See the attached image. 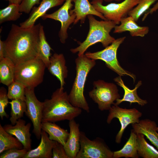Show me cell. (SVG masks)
Segmentation results:
<instances>
[{"mask_svg": "<svg viewBox=\"0 0 158 158\" xmlns=\"http://www.w3.org/2000/svg\"><path fill=\"white\" fill-rule=\"evenodd\" d=\"M41 24L27 28L12 24L4 41L6 57L16 64L37 57Z\"/></svg>", "mask_w": 158, "mask_h": 158, "instance_id": "6da1fadb", "label": "cell"}, {"mask_svg": "<svg viewBox=\"0 0 158 158\" xmlns=\"http://www.w3.org/2000/svg\"><path fill=\"white\" fill-rule=\"evenodd\" d=\"M82 110L71 104L63 87H60L52 93L51 99L43 102L42 122L69 121L79 116Z\"/></svg>", "mask_w": 158, "mask_h": 158, "instance_id": "7a4b0ae2", "label": "cell"}, {"mask_svg": "<svg viewBox=\"0 0 158 158\" xmlns=\"http://www.w3.org/2000/svg\"><path fill=\"white\" fill-rule=\"evenodd\" d=\"M87 17L89 30L85 40L78 47L70 49L73 53H78V56L84 54L90 47L97 42H101L103 47H106L115 40L110 34L116 25L114 22L108 20L99 21L92 15H89Z\"/></svg>", "mask_w": 158, "mask_h": 158, "instance_id": "3957f363", "label": "cell"}, {"mask_svg": "<svg viewBox=\"0 0 158 158\" xmlns=\"http://www.w3.org/2000/svg\"><path fill=\"white\" fill-rule=\"evenodd\" d=\"M76 74L72 87L68 94L69 100L74 106L90 112V108L84 95L87 77L95 65V60L85 54L78 56L75 59Z\"/></svg>", "mask_w": 158, "mask_h": 158, "instance_id": "277c9868", "label": "cell"}, {"mask_svg": "<svg viewBox=\"0 0 158 158\" xmlns=\"http://www.w3.org/2000/svg\"><path fill=\"white\" fill-rule=\"evenodd\" d=\"M46 68L44 63L37 57L16 64L15 81L25 87L35 88L42 82Z\"/></svg>", "mask_w": 158, "mask_h": 158, "instance_id": "5b68a950", "label": "cell"}, {"mask_svg": "<svg viewBox=\"0 0 158 158\" xmlns=\"http://www.w3.org/2000/svg\"><path fill=\"white\" fill-rule=\"evenodd\" d=\"M93 89L89 92L90 97L98 105L101 111L109 110L114 101L120 97L116 85L102 80L94 81Z\"/></svg>", "mask_w": 158, "mask_h": 158, "instance_id": "8992f818", "label": "cell"}, {"mask_svg": "<svg viewBox=\"0 0 158 158\" xmlns=\"http://www.w3.org/2000/svg\"><path fill=\"white\" fill-rule=\"evenodd\" d=\"M126 37L115 39L111 45L101 51L95 52H87L85 55L88 58L96 60L99 59L104 61L107 66L119 76L127 75L132 78L135 82V76L123 69L120 65L117 57L118 49L124 41Z\"/></svg>", "mask_w": 158, "mask_h": 158, "instance_id": "52a82bcc", "label": "cell"}, {"mask_svg": "<svg viewBox=\"0 0 158 158\" xmlns=\"http://www.w3.org/2000/svg\"><path fill=\"white\" fill-rule=\"evenodd\" d=\"M139 0H124L120 3H112L104 5L103 0H92L91 3L107 20L112 21L118 25L121 19L127 16L129 12L138 4Z\"/></svg>", "mask_w": 158, "mask_h": 158, "instance_id": "ba28073f", "label": "cell"}, {"mask_svg": "<svg viewBox=\"0 0 158 158\" xmlns=\"http://www.w3.org/2000/svg\"><path fill=\"white\" fill-rule=\"evenodd\" d=\"M80 148L76 158H113L112 151L102 138L90 140L80 131Z\"/></svg>", "mask_w": 158, "mask_h": 158, "instance_id": "9c48e42d", "label": "cell"}, {"mask_svg": "<svg viewBox=\"0 0 158 158\" xmlns=\"http://www.w3.org/2000/svg\"><path fill=\"white\" fill-rule=\"evenodd\" d=\"M109 111L107 119V123L110 124L113 119L116 118L121 124L120 129L115 137L116 142L119 144L121 141L123 134L127 127L130 124L138 123L142 114L135 108H123L115 105L112 106Z\"/></svg>", "mask_w": 158, "mask_h": 158, "instance_id": "30bf717a", "label": "cell"}, {"mask_svg": "<svg viewBox=\"0 0 158 158\" xmlns=\"http://www.w3.org/2000/svg\"><path fill=\"white\" fill-rule=\"evenodd\" d=\"M34 88H25L26 115L33 125V132L38 139L41 138L43 102L39 101L35 96Z\"/></svg>", "mask_w": 158, "mask_h": 158, "instance_id": "8fae6325", "label": "cell"}, {"mask_svg": "<svg viewBox=\"0 0 158 158\" xmlns=\"http://www.w3.org/2000/svg\"><path fill=\"white\" fill-rule=\"evenodd\" d=\"M73 0H66L63 5L58 9L51 14L45 13L42 17L43 19L50 18L60 21L61 27L59 33L61 42L64 44L68 37L67 30L70 25L73 23L76 18L74 13H70L73 6Z\"/></svg>", "mask_w": 158, "mask_h": 158, "instance_id": "7c38bea8", "label": "cell"}, {"mask_svg": "<svg viewBox=\"0 0 158 158\" xmlns=\"http://www.w3.org/2000/svg\"><path fill=\"white\" fill-rule=\"evenodd\" d=\"M31 126L30 123L26 124L25 120L20 118L14 125L7 124L3 127L6 131L14 136L21 142L24 148L28 151L31 149Z\"/></svg>", "mask_w": 158, "mask_h": 158, "instance_id": "4fadbf2b", "label": "cell"}, {"mask_svg": "<svg viewBox=\"0 0 158 158\" xmlns=\"http://www.w3.org/2000/svg\"><path fill=\"white\" fill-rule=\"evenodd\" d=\"M70 132L64 148L68 158H76L80 148L79 125L74 119L69 121Z\"/></svg>", "mask_w": 158, "mask_h": 158, "instance_id": "5bb4252c", "label": "cell"}, {"mask_svg": "<svg viewBox=\"0 0 158 158\" xmlns=\"http://www.w3.org/2000/svg\"><path fill=\"white\" fill-rule=\"evenodd\" d=\"M66 0H42L38 7L34 6L29 17L20 26L27 28L35 25L36 20L46 13L49 9L62 4Z\"/></svg>", "mask_w": 158, "mask_h": 158, "instance_id": "9a60e30c", "label": "cell"}, {"mask_svg": "<svg viewBox=\"0 0 158 158\" xmlns=\"http://www.w3.org/2000/svg\"><path fill=\"white\" fill-rule=\"evenodd\" d=\"M73 2L74 4V8L71 10L70 12L74 13L76 16L74 24H76L79 21L81 23H84L89 15H95L103 20H107L94 8L88 0H73Z\"/></svg>", "mask_w": 158, "mask_h": 158, "instance_id": "2e32d148", "label": "cell"}, {"mask_svg": "<svg viewBox=\"0 0 158 158\" xmlns=\"http://www.w3.org/2000/svg\"><path fill=\"white\" fill-rule=\"evenodd\" d=\"M66 64L63 54L55 53L50 57L49 64L47 68L50 73L59 80L61 87H63L66 83L65 79L68 76V70Z\"/></svg>", "mask_w": 158, "mask_h": 158, "instance_id": "e0dca14e", "label": "cell"}, {"mask_svg": "<svg viewBox=\"0 0 158 158\" xmlns=\"http://www.w3.org/2000/svg\"><path fill=\"white\" fill-rule=\"evenodd\" d=\"M41 140L35 148L28 151L23 158H51L52 151L56 141L49 139L48 134L42 130Z\"/></svg>", "mask_w": 158, "mask_h": 158, "instance_id": "ac0fdd59", "label": "cell"}, {"mask_svg": "<svg viewBox=\"0 0 158 158\" xmlns=\"http://www.w3.org/2000/svg\"><path fill=\"white\" fill-rule=\"evenodd\" d=\"M136 22L131 16L123 18L121 19L119 25L115 26L114 33H121L128 31L132 37H144L149 32V27L140 26Z\"/></svg>", "mask_w": 158, "mask_h": 158, "instance_id": "d6986e66", "label": "cell"}, {"mask_svg": "<svg viewBox=\"0 0 158 158\" xmlns=\"http://www.w3.org/2000/svg\"><path fill=\"white\" fill-rule=\"evenodd\" d=\"M132 126L135 133L143 134L158 149V133L155 121L148 119H142L138 123L132 124Z\"/></svg>", "mask_w": 158, "mask_h": 158, "instance_id": "ffe728a7", "label": "cell"}, {"mask_svg": "<svg viewBox=\"0 0 158 158\" xmlns=\"http://www.w3.org/2000/svg\"><path fill=\"white\" fill-rule=\"evenodd\" d=\"M114 80L118 85L123 88L124 93L123 98L121 99H117L114 105H118L124 101L129 102L130 104L132 103H136L141 106H143L147 103L146 100L141 99L137 94V90L142 84L141 81L138 82L134 89L130 90L124 84L121 76L116 78Z\"/></svg>", "mask_w": 158, "mask_h": 158, "instance_id": "44dd1931", "label": "cell"}, {"mask_svg": "<svg viewBox=\"0 0 158 158\" xmlns=\"http://www.w3.org/2000/svg\"><path fill=\"white\" fill-rule=\"evenodd\" d=\"M41 128L48 134L50 139L63 146L69 137V133L67 130L61 128L54 122H42Z\"/></svg>", "mask_w": 158, "mask_h": 158, "instance_id": "7402d4cb", "label": "cell"}, {"mask_svg": "<svg viewBox=\"0 0 158 158\" xmlns=\"http://www.w3.org/2000/svg\"><path fill=\"white\" fill-rule=\"evenodd\" d=\"M139 157L137 151V134L131 129L129 138L123 148L113 152V158H138Z\"/></svg>", "mask_w": 158, "mask_h": 158, "instance_id": "603a6c76", "label": "cell"}, {"mask_svg": "<svg viewBox=\"0 0 158 158\" xmlns=\"http://www.w3.org/2000/svg\"><path fill=\"white\" fill-rule=\"evenodd\" d=\"M15 64L9 57L0 60V82L8 86L15 81Z\"/></svg>", "mask_w": 158, "mask_h": 158, "instance_id": "cb8c5ba5", "label": "cell"}, {"mask_svg": "<svg viewBox=\"0 0 158 158\" xmlns=\"http://www.w3.org/2000/svg\"><path fill=\"white\" fill-rule=\"evenodd\" d=\"M52 50L47 41L43 26L41 25L39 32L37 57L41 59L47 68L50 63L51 50Z\"/></svg>", "mask_w": 158, "mask_h": 158, "instance_id": "d4e9b609", "label": "cell"}, {"mask_svg": "<svg viewBox=\"0 0 158 158\" xmlns=\"http://www.w3.org/2000/svg\"><path fill=\"white\" fill-rule=\"evenodd\" d=\"M137 151L139 157L143 158H158V151L149 144L142 133H137Z\"/></svg>", "mask_w": 158, "mask_h": 158, "instance_id": "484cf974", "label": "cell"}, {"mask_svg": "<svg viewBox=\"0 0 158 158\" xmlns=\"http://www.w3.org/2000/svg\"><path fill=\"white\" fill-rule=\"evenodd\" d=\"M17 148L22 149L23 146L16 138L6 131L0 124V154L8 150Z\"/></svg>", "mask_w": 158, "mask_h": 158, "instance_id": "4316f807", "label": "cell"}, {"mask_svg": "<svg viewBox=\"0 0 158 158\" xmlns=\"http://www.w3.org/2000/svg\"><path fill=\"white\" fill-rule=\"evenodd\" d=\"M9 104L11 106L9 120L11 124L14 125L18 120L23 116L26 111V103L25 101L15 99L9 102Z\"/></svg>", "mask_w": 158, "mask_h": 158, "instance_id": "83f0119b", "label": "cell"}, {"mask_svg": "<svg viewBox=\"0 0 158 158\" xmlns=\"http://www.w3.org/2000/svg\"><path fill=\"white\" fill-rule=\"evenodd\" d=\"M20 5L9 4L8 5L0 10V24L6 22L15 21L22 14L19 9Z\"/></svg>", "mask_w": 158, "mask_h": 158, "instance_id": "f1b7e54d", "label": "cell"}, {"mask_svg": "<svg viewBox=\"0 0 158 158\" xmlns=\"http://www.w3.org/2000/svg\"><path fill=\"white\" fill-rule=\"evenodd\" d=\"M8 87L7 95L9 99H19L25 101V87L22 84L15 81Z\"/></svg>", "mask_w": 158, "mask_h": 158, "instance_id": "f546056e", "label": "cell"}, {"mask_svg": "<svg viewBox=\"0 0 158 158\" xmlns=\"http://www.w3.org/2000/svg\"><path fill=\"white\" fill-rule=\"evenodd\" d=\"M158 0H139L138 4L128 13V16L132 17L136 22Z\"/></svg>", "mask_w": 158, "mask_h": 158, "instance_id": "4dcf8cb0", "label": "cell"}, {"mask_svg": "<svg viewBox=\"0 0 158 158\" xmlns=\"http://www.w3.org/2000/svg\"><path fill=\"white\" fill-rule=\"evenodd\" d=\"M7 93L6 89L1 87L0 89V116L1 119L3 120L5 117L8 118L9 116L6 113L5 109L9 103Z\"/></svg>", "mask_w": 158, "mask_h": 158, "instance_id": "1f68e13d", "label": "cell"}, {"mask_svg": "<svg viewBox=\"0 0 158 158\" xmlns=\"http://www.w3.org/2000/svg\"><path fill=\"white\" fill-rule=\"evenodd\" d=\"M28 151L23 148H13L6 150L1 154L0 158H23Z\"/></svg>", "mask_w": 158, "mask_h": 158, "instance_id": "d6a6232c", "label": "cell"}, {"mask_svg": "<svg viewBox=\"0 0 158 158\" xmlns=\"http://www.w3.org/2000/svg\"><path fill=\"white\" fill-rule=\"evenodd\" d=\"M40 0H23L19 6L20 11L29 13L34 6L40 4Z\"/></svg>", "mask_w": 158, "mask_h": 158, "instance_id": "836d02e7", "label": "cell"}, {"mask_svg": "<svg viewBox=\"0 0 158 158\" xmlns=\"http://www.w3.org/2000/svg\"><path fill=\"white\" fill-rule=\"evenodd\" d=\"M52 158H68L63 145L56 142L52 149Z\"/></svg>", "mask_w": 158, "mask_h": 158, "instance_id": "e575fe53", "label": "cell"}, {"mask_svg": "<svg viewBox=\"0 0 158 158\" xmlns=\"http://www.w3.org/2000/svg\"><path fill=\"white\" fill-rule=\"evenodd\" d=\"M6 57L4 41L0 39V60Z\"/></svg>", "mask_w": 158, "mask_h": 158, "instance_id": "d590c367", "label": "cell"}, {"mask_svg": "<svg viewBox=\"0 0 158 158\" xmlns=\"http://www.w3.org/2000/svg\"><path fill=\"white\" fill-rule=\"evenodd\" d=\"M158 10V0L157 2L154 5L153 7L150 9L147 12V15L149 14H152L154 12H156Z\"/></svg>", "mask_w": 158, "mask_h": 158, "instance_id": "8d00e7d4", "label": "cell"}, {"mask_svg": "<svg viewBox=\"0 0 158 158\" xmlns=\"http://www.w3.org/2000/svg\"><path fill=\"white\" fill-rule=\"evenodd\" d=\"M8 1L9 4H13L20 5L23 0H4Z\"/></svg>", "mask_w": 158, "mask_h": 158, "instance_id": "74e56055", "label": "cell"}, {"mask_svg": "<svg viewBox=\"0 0 158 158\" xmlns=\"http://www.w3.org/2000/svg\"><path fill=\"white\" fill-rule=\"evenodd\" d=\"M106 2H111L112 1H116L117 2H119L121 1L122 0H103Z\"/></svg>", "mask_w": 158, "mask_h": 158, "instance_id": "f35d334b", "label": "cell"}, {"mask_svg": "<svg viewBox=\"0 0 158 158\" xmlns=\"http://www.w3.org/2000/svg\"><path fill=\"white\" fill-rule=\"evenodd\" d=\"M157 132H158V127H157Z\"/></svg>", "mask_w": 158, "mask_h": 158, "instance_id": "ab89813d", "label": "cell"}]
</instances>
